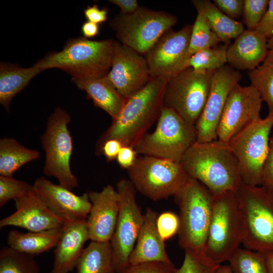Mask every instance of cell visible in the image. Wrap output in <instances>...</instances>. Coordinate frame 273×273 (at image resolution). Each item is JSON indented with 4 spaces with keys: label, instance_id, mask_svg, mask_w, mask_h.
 Returning <instances> with one entry per match:
<instances>
[{
    "label": "cell",
    "instance_id": "obj_1",
    "mask_svg": "<svg viewBox=\"0 0 273 273\" xmlns=\"http://www.w3.org/2000/svg\"><path fill=\"white\" fill-rule=\"evenodd\" d=\"M166 82L165 80L151 78L142 89L126 98L111 125L101 135L96 150L110 139L134 148L159 117Z\"/></svg>",
    "mask_w": 273,
    "mask_h": 273
},
{
    "label": "cell",
    "instance_id": "obj_2",
    "mask_svg": "<svg viewBox=\"0 0 273 273\" xmlns=\"http://www.w3.org/2000/svg\"><path fill=\"white\" fill-rule=\"evenodd\" d=\"M180 163L189 176L205 186L213 196L235 191L242 181L238 161L227 143L195 142Z\"/></svg>",
    "mask_w": 273,
    "mask_h": 273
},
{
    "label": "cell",
    "instance_id": "obj_3",
    "mask_svg": "<svg viewBox=\"0 0 273 273\" xmlns=\"http://www.w3.org/2000/svg\"><path fill=\"white\" fill-rule=\"evenodd\" d=\"M115 41L92 40L84 37L69 39L62 50L48 55L34 65L41 71L57 68L72 78H92L109 72Z\"/></svg>",
    "mask_w": 273,
    "mask_h": 273
},
{
    "label": "cell",
    "instance_id": "obj_4",
    "mask_svg": "<svg viewBox=\"0 0 273 273\" xmlns=\"http://www.w3.org/2000/svg\"><path fill=\"white\" fill-rule=\"evenodd\" d=\"M243 226L246 249L273 253V188L242 181L235 191Z\"/></svg>",
    "mask_w": 273,
    "mask_h": 273
},
{
    "label": "cell",
    "instance_id": "obj_5",
    "mask_svg": "<svg viewBox=\"0 0 273 273\" xmlns=\"http://www.w3.org/2000/svg\"><path fill=\"white\" fill-rule=\"evenodd\" d=\"M174 197L179 208V246L185 251L205 254L213 196L205 186L190 177Z\"/></svg>",
    "mask_w": 273,
    "mask_h": 273
},
{
    "label": "cell",
    "instance_id": "obj_6",
    "mask_svg": "<svg viewBox=\"0 0 273 273\" xmlns=\"http://www.w3.org/2000/svg\"><path fill=\"white\" fill-rule=\"evenodd\" d=\"M243 236L242 219L235 191L213 196L205 255L219 264L229 261L242 243Z\"/></svg>",
    "mask_w": 273,
    "mask_h": 273
},
{
    "label": "cell",
    "instance_id": "obj_7",
    "mask_svg": "<svg viewBox=\"0 0 273 273\" xmlns=\"http://www.w3.org/2000/svg\"><path fill=\"white\" fill-rule=\"evenodd\" d=\"M196 141L195 125L187 122L173 109L163 106L155 130L147 133L134 148L138 154L180 163Z\"/></svg>",
    "mask_w": 273,
    "mask_h": 273
},
{
    "label": "cell",
    "instance_id": "obj_8",
    "mask_svg": "<svg viewBox=\"0 0 273 273\" xmlns=\"http://www.w3.org/2000/svg\"><path fill=\"white\" fill-rule=\"evenodd\" d=\"M127 171L135 190L154 201L174 197L190 177L180 163L150 156L138 158Z\"/></svg>",
    "mask_w": 273,
    "mask_h": 273
},
{
    "label": "cell",
    "instance_id": "obj_9",
    "mask_svg": "<svg viewBox=\"0 0 273 273\" xmlns=\"http://www.w3.org/2000/svg\"><path fill=\"white\" fill-rule=\"evenodd\" d=\"M177 22L171 14L140 7L131 14L116 15L110 25L120 43L146 55Z\"/></svg>",
    "mask_w": 273,
    "mask_h": 273
},
{
    "label": "cell",
    "instance_id": "obj_10",
    "mask_svg": "<svg viewBox=\"0 0 273 273\" xmlns=\"http://www.w3.org/2000/svg\"><path fill=\"white\" fill-rule=\"evenodd\" d=\"M70 120L67 112L56 108L48 118L41 142L46 153L43 173L56 177L60 185L72 190L78 183L70 167L73 151L72 138L68 127Z\"/></svg>",
    "mask_w": 273,
    "mask_h": 273
},
{
    "label": "cell",
    "instance_id": "obj_11",
    "mask_svg": "<svg viewBox=\"0 0 273 273\" xmlns=\"http://www.w3.org/2000/svg\"><path fill=\"white\" fill-rule=\"evenodd\" d=\"M273 127V113L251 123L228 143L239 165L242 181L261 185L263 165L269 149V136Z\"/></svg>",
    "mask_w": 273,
    "mask_h": 273
},
{
    "label": "cell",
    "instance_id": "obj_12",
    "mask_svg": "<svg viewBox=\"0 0 273 273\" xmlns=\"http://www.w3.org/2000/svg\"><path fill=\"white\" fill-rule=\"evenodd\" d=\"M119 213L113 235L110 241L116 273H122L129 265L132 252L144 222V214L136 200L135 189L129 179L116 183Z\"/></svg>",
    "mask_w": 273,
    "mask_h": 273
},
{
    "label": "cell",
    "instance_id": "obj_13",
    "mask_svg": "<svg viewBox=\"0 0 273 273\" xmlns=\"http://www.w3.org/2000/svg\"><path fill=\"white\" fill-rule=\"evenodd\" d=\"M213 72L189 67L167 80L163 106L173 109L187 122L195 125L207 101Z\"/></svg>",
    "mask_w": 273,
    "mask_h": 273
},
{
    "label": "cell",
    "instance_id": "obj_14",
    "mask_svg": "<svg viewBox=\"0 0 273 273\" xmlns=\"http://www.w3.org/2000/svg\"><path fill=\"white\" fill-rule=\"evenodd\" d=\"M192 25L165 32L145 55L151 78L168 80L188 68Z\"/></svg>",
    "mask_w": 273,
    "mask_h": 273
},
{
    "label": "cell",
    "instance_id": "obj_15",
    "mask_svg": "<svg viewBox=\"0 0 273 273\" xmlns=\"http://www.w3.org/2000/svg\"><path fill=\"white\" fill-rule=\"evenodd\" d=\"M262 102L251 85L236 84L225 102L217 128V139L228 143L246 126L260 119Z\"/></svg>",
    "mask_w": 273,
    "mask_h": 273
},
{
    "label": "cell",
    "instance_id": "obj_16",
    "mask_svg": "<svg viewBox=\"0 0 273 273\" xmlns=\"http://www.w3.org/2000/svg\"><path fill=\"white\" fill-rule=\"evenodd\" d=\"M241 78L240 71L230 65L213 71L207 101L195 125L197 142L217 140V128L227 98Z\"/></svg>",
    "mask_w": 273,
    "mask_h": 273
},
{
    "label": "cell",
    "instance_id": "obj_17",
    "mask_svg": "<svg viewBox=\"0 0 273 273\" xmlns=\"http://www.w3.org/2000/svg\"><path fill=\"white\" fill-rule=\"evenodd\" d=\"M106 76L125 98L142 89L151 79L145 57L115 41L111 68Z\"/></svg>",
    "mask_w": 273,
    "mask_h": 273
},
{
    "label": "cell",
    "instance_id": "obj_18",
    "mask_svg": "<svg viewBox=\"0 0 273 273\" xmlns=\"http://www.w3.org/2000/svg\"><path fill=\"white\" fill-rule=\"evenodd\" d=\"M33 189L47 207L66 222L86 220L92 204L88 194L78 196L44 177H38Z\"/></svg>",
    "mask_w": 273,
    "mask_h": 273
},
{
    "label": "cell",
    "instance_id": "obj_19",
    "mask_svg": "<svg viewBox=\"0 0 273 273\" xmlns=\"http://www.w3.org/2000/svg\"><path fill=\"white\" fill-rule=\"evenodd\" d=\"M15 202L16 211L0 220L1 228L14 226L41 232L63 228L67 222L55 215L34 189Z\"/></svg>",
    "mask_w": 273,
    "mask_h": 273
},
{
    "label": "cell",
    "instance_id": "obj_20",
    "mask_svg": "<svg viewBox=\"0 0 273 273\" xmlns=\"http://www.w3.org/2000/svg\"><path fill=\"white\" fill-rule=\"evenodd\" d=\"M88 194L92 204L86 219L91 241H110L114 232L119 213V197L116 189L107 185L100 192Z\"/></svg>",
    "mask_w": 273,
    "mask_h": 273
},
{
    "label": "cell",
    "instance_id": "obj_21",
    "mask_svg": "<svg viewBox=\"0 0 273 273\" xmlns=\"http://www.w3.org/2000/svg\"><path fill=\"white\" fill-rule=\"evenodd\" d=\"M89 239L86 220L67 222L54 251V259L50 273H69L75 268Z\"/></svg>",
    "mask_w": 273,
    "mask_h": 273
},
{
    "label": "cell",
    "instance_id": "obj_22",
    "mask_svg": "<svg viewBox=\"0 0 273 273\" xmlns=\"http://www.w3.org/2000/svg\"><path fill=\"white\" fill-rule=\"evenodd\" d=\"M158 215L152 209H147L135 246L129 256V264L154 261L171 262L166 251L164 241L157 230Z\"/></svg>",
    "mask_w": 273,
    "mask_h": 273
},
{
    "label": "cell",
    "instance_id": "obj_23",
    "mask_svg": "<svg viewBox=\"0 0 273 273\" xmlns=\"http://www.w3.org/2000/svg\"><path fill=\"white\" fill-rule=\"evenodd\" d=\"M268 51L265 36L256 30L246 29L229 45L228 63L236 70L250 71L262 62Z\"/></svg>",
    "mask_w": 273,
    "mask_h": 273
},
{
    "label": "cell",
    "instance_id": "obj_24",
    "mask_svg": "<svg viewBox=\"0 0 273 273\" xmlns=\"http://www.w3.org/2000/svg\"><path fill=\"white\" fill-rule=\"evenodd\" d=\"M80 89L85 91L94 105L114 118L118 113L126 98L115 88L106 75L92 78H72Z\"/></svg>",
    "mask_w": 273,
    "mask_h": 273
},
{
    "label": "cell",
    "instance_id": "obj_25",
    "mask_svg": "<svg viewBox=\"0 0 273 273\" xmlns=\"http://www.w3.org/2000/svg\"><path fill=\"white\" fill-rule=\"evenodd\" d=\"M62 228L25 233L12 230L8 233L7 243L13 249L35 256L56 247Z\"/></svg>",
    "mask_w": 273,
    "mask_h": 273
},
{
    "label": "cell",
    "instance_id": "obj_26",
    "mask_svg": "<svg viewBox=\"0 0 273 273\" xmlns=\"http://www.w3.org/2000/svg\"><path fill=\"white\" fill-rule=\"evenodd\" d=\"M42 71L34 65L22 68L15 65L1 63L0 65V103L8 110L13 98Z\"/></svg>",
    "mask_w": 273,
    "mask_h": 273
},
{
    "label": "cell",
    "instance_id": "obj_27",
    "mask_svg": "<svg viewBox=\"0 0 273 273\" xmlns=\"http://www.w3.org/2000/svg\"><path fill=\"white\" fill-rule=\"evenodd\" d=\"M192 4L197 13L202 14L221 42L230 44L244 30L243 24L234 20L220 11L208 0H193Z\"/></svg>",
    "mask_w": 273,
    "mask_h": 273
},
{
    "label": "cell",
    "instance_id": "obj_28",
    "mask_svg": "<svg viewBox=\"0 0 273 273\" xmlns=\"http://www.w3.org/2000/svg\"><path fill=\"white\" fill-rule=\"evenodd\" d=\"M76 273H116L110 241H91L77 262Z\"/></svg>",
    "mask_w": 273,
    "mask_h": 273
},
{
    "label": "cell",
    "instance_id": "obj_29",
    "mask_svg": "<svg viewBox=\"0 0 273 273\" xmlns=\"http://www.w3.org/2000/svg\"><path fill=\"white\" fill-rule=\"evenodd\" d=\"M39 152L29 149L12 138L0 140V175L12 176L25 164L37 159Z\"/></svg>",
    "mask_w": 273,
    "mask_h": 273
},
{
    "label": "cell",
    "instance_id": "obj_30",
    "mask_svg": "<svg viewBox=\"0 0 273 273\" xmlns=\"http://www.w3.org/2000/svg\"><path fill=\"white\" fill-rule=\"evenodd\" d=\"M251 84L273 113V50H269L262 62L248 72Z\"/></svg>",
    "mask_w": 273,
    "mask_h": 273
},
{
    "label": "cell",
    "instance_id": "obj_31",
    "mask_svg": "<svg viewBox=\"0 0 273 273\" xmlns=\"http://www.w3.org/2000/svg\"><path fill=\"white\" fill-rule=\"evenodd\" d=\"M35 256L18 252L9 247L0 251V273H39Z\"/></svg>",
    "mask_w": 273,
    "mask_h": 273
},
{
    "label": "cell",
    "instance_id": "obj_32",
    "mask_svg": "<svg viewBox=\"0 0 273 273\" xmlns=\"http://www.w3.org/2000/svg\"><path fill=\"white\" fill-rule=\"evenodd\" d=\"M229 45L223 43L196 52L190 57L188 67L197 71H214L221 68L228 63Z\"/></svg>",
    "mask_w": 273,
    "mask_h": 273
},
{
    "label": "cell",
    "instance_id": "obj_33",
    "mask_svg": "<svg viewBox=\"0 0 273 273\" xmlns=\"http://www.w3.org/2000/svg\"><path fill=\"white\" fill-rule=\"evenodd\" d=\"M234 273H267L265 254L239 248L228 261Z\"/></svg>",
    "mask_w": 273,
    "mask_h": 273
},
{
    "label": "cell",
    "instance_id": "obj_34",
    "mask_svg": "<svg viewBox=\"0 0 273 273\" xmlns=\"http://www.w3.org/2000/svg\"><path fill=\"white\" fill-rule=\"evenodd\" d=\"M221 42L212 30L204 16L197 13L190 39L189 53L190 57L200 50L217 46Z\"/></svg>",
    "mask_w": 273,
    "mask_h": 273
},
{
    "label": "cell",
    "instance_id": "obj_35",
    "mask_svg": "<svg viewBox=\"0 0 273 273\" xmlns=\"http://www.w3.org/2000/svg\"><path fill=\"white\" fill-rule=\"evenodd\" d=\"M33 186L18 180L13 176L0 175V207H3L10 200L23 197L33 190Z\"/></svg>",
    "mask_w": 273,
    "mask_h": 273
},
{
    "label": "cell",
    "instance_id": "obj_36",
    "mask_svg": "<svg viewBox=\"0 0 273 273\" xmlns=\"http://www.w3.org/2000/svg\"><path fill=\"white\" fill-rule=\"evenodd\" d=\"M219 265L204 253L185 251L183 264L177 268V273H213Z\"/></svg>",
    "mask_w": 273,
    "mask_h": 273
},
{
    "label": "cell",
    "instance_id": "obj_37",
    "mask_svg": "<svg viewBox=\"0 0 273 273\" xmlns=\"http://www.w3.org/2000/svg\"><path fill=\"white\" fill-rule=\"evenodd\" d=\"M269 0H244L242 23L248 30H255L264 16Z\"/></svg>",
    "mask_w": 273,
    "mask_h": 273
},
{
    "label": "cell",
    "instance_id": "obj_38",
    "mask_svg": "<svg viewBox=\"0 0 273 273\" xmlns=\"http://www.w3.org/2000/svg\"><path fill=\"white\" fill-rule=\"evenodd\" d=\"M179 224L178 216L172 212H163L157 219L158 231L164 241L178 233Z\"/></svg>",
    "mask_w": 273,
    "mask_h": 273
},
{
    "label": "cell",
    "instance_id": "obj_39",
    "mask_svg": "<svg viewBox=\"0 0 273 273\" xmlns=\"http://www.w3.org/2000/svg\"><path fill=\"white\" fill-rule=\"evenodd\" d=\"M177 269L172 262L154 261L129 264L122 273H177Z\"/></svg>",
    "mask_w": 273,
    "mask_h": 273
},
{
    "label": "cell",
    "instance_id": "obj_40",
    "mask_svg": "<svg viewBox=\"0 0 273 273\" xmlns=\"http://www.w3.org/2000/svg\"><path fill=\"white\" fill-rule=\"evenodd\" d=\"M213 3L220 11L234 20L242 17L244 0H213Z\"/></svg>",
    "mask_w": 273,
    "mask_h": 273
},
{
    "label": "cell",
    "instance_id": "obj_41",
    "mask_svg": "<svg viewBox=\"0 0 273 273\" xmlns=\"http://www.w3.org/2000/svg\"><path fill=\"white\" fill-rule=\"evenodd\" d=\"M261 185L273 188V135L269 139V149L263 165Z\"/></svg>",
    "mask_w": 273,
    "mask_h": 273
},
{
    "label": "cell",
    "instance_id": "obj_42",
    "mask_svg": "<svg viewBox=\"0 0 273 273\" xmlns=\"http://www.w3.org/2000/svg\"><path fill=\"white\" fill-rule=\"evenodd\" d=\"M123 146L122 143L116 139H110L105 141L101 146L96 150L98 155H103L107 161L116 160L118 153Z\"/></svg>",
    "mask_w": 273,
    "mask_h": 273
},
{
    "label": "cell",
    "instance_id": "obj_43",
    "mask_svg": "<svg viewBox=\"0 0 273 273\" xmlns=\"http://www.w3.org/2000/svg\"><path fill=\"white\" fill-rule=\"evenodd\" d=\"M255 30L267 39L273 35V0H269L267 10Z\"/></svg>",
    "mask_w": 273,
    "mask_h": 273
},
{
    "label": "cell",
    "instance_id": "obj_44",
    "mask_svg": "<svg viewBox=\"0 0 273 273\" xmlns=\"http://www.w3.org/2000/svg\"><path fill=\"white\" fill-rule=\"evenodd\" d=\"M137 154L133 147L123 146L118 153L116 160L121 168L127 170L134 164L138 158Z\"/></svg>",
    "mask_w": 273,
    "mask_h": 273
},
{
    "label": "cell",
    "instance_id": "obj_45",
    "mask_svg": "<svg viewBox=\"0 0 273 273\" xmlns=\"http://www.w3.org/2000/svg\"><path fill=\"white\" fill-rule=\"evenodd\" d=\"M83 13L88 21L98 24L105 22L108 19V11L107 9H100L96 4L88 6L84 10Z\"/></svg>",
    "mask_w": 273,
    "mask_h": 273
},
{
    "label": "cell",
    "instance_id": "obj_46",
    "mask_svg": "<svg viewBox=\"0 0 273 273\" xmlns=\"http://www.w3.org/2000/svg\"><path fill=\"white\" fill-rule=\"evenodd\" d=\"M108 2L118 7L121 13L125 14H131L140 7L136 0H110Z\"/></svg>",
    "mask_w": 273,
    "mask_h": 273
},
{
    "label": "cell",
    "instance_id": "obj_47",
    "mask_svg": "<svg viewBox=\"0 0 273 273\" xmlns=\"http://www.w3.org/2000/svg\"><path fill=\"white\" fill-rule=\"evenodd\" d=\"M81 30L84 37L88 39L98 35L100 28L99 24L87 21L82 25Z\"/></svg>",
    "mask_w": 273,
    "mask_h": 273
},
{
    "label": "cell",
    "instance_id": "obj_48",
    "mask_svg": "<svg viewBox=\"0 0 273 273\" xmlns=\"http://www.w3.org/2000/svg\"><path fill=\"white\" fill-rule=\"evenodd\" d=\"M267 273H273V253L265 254Z\"/></svg>",
    "mask_w": 273,
    "mask_h": 273
},
{
    "label": "cell",
    "instance_id": "obj_49",
    "mask_svg": "<svg viewBox=\"0 0 273 273\" xmlns=\"http://www.w3.org/2000/svg\"><path fill=\"white\" fill-rule=\"evenodd\" d=\"M213 273H234L229 265L219 264Z\"/></svg>",
    "mask_w": 273,
    "mask_h": 273
},
{
    "label": "cell",
    "instance_id": "obj_50",
    "mask_svg": "<svg viewBox=\"0 0 273 273\" xmlns=\"http://www.w3.org/2000/svg\"><path fill=\"white\" fill-rule=\"evenodd\" d=\"M267 47L269 50H273V35L267 39Z\"/></svg>",
    "mask_w": 273,
    "mask_h": 273
}]
</instances>
